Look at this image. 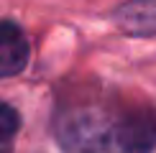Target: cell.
<instances>
[{
    "mask_svg": "<svg viewBox=\"0 0 156 153\" xmlns=\"http://www.w3.org/2000/svg\"><path fill=\"white\" fill-rule=\"evenodd\" d=\"M56 138L67 153H151L156 112L87 105L59 115Z\"/></svg>",
    "mask_w": 156,
    "mask_h": 153,
    "instance_id": "1",
    "label": "cell"
},
{
    "mask_svg": "<svg viewBox=\"0 0 156 153\" xmlns=\"http://www.w3.org/2000/svg\"><path fill=\"white\" fill-rule=\"evenodd\" d=\"M28 38L21 25L13 21H0V79L21 74L28 64Z\"/></svg>",
    "mask_w": 156,
    "mask_h": 153,
    "instance_id": "2",
    "label": "cell"
},
{
    "mask_svg": "<svg viewBox=\"0 0 156 153\" xmlns=\"http://www.w3.org/2000/svg\"><path fill=\"white\" fill-rule=\"evenodd\" d=\"M113 18L131 36H156V0H126Z\"/></svg>",
    "mask_w": 156,
    "mask_h": 153,
    "instance_id": "3",
    "label": "cell"
},
{
    "mask_svg": "<svg viewBox=\"0 0 156 153\" xmlns=\"http://www.w3.org/2000/svg\"><path fill=\"white\" fill-rule=\"evenodd\" d=\"M18 125V112L13 110L10 105L0 102V153H8L10 151V143H13V135H16Z\"/></svg>",
    "mask_w": 156,
    "mask_h": 153,
    "instance_id": "4",
    "label": "cell"
}]
</instances>
